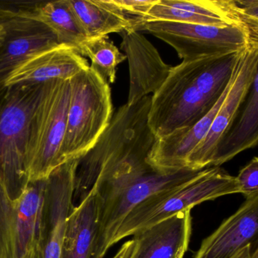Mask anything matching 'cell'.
I'll return each instance as SVG.
<instances>
[{
	"mask_svg": "<svg viewBox=\"0 0 258 258\" xmlns=\"http://www.w3.org/2000/svg\"><path fill=\"white\" fill-rule=\"evenodd\" d=\"M135 246V241L134 239L127 241L119 248L118 252L113 256V258H128L133 251Z\"/></svg>",
	"mask_w": 258,
	"mask_h": 258,
	"instance_id": "obj_26",
	"label": "cell"
},
{
	"mask_svg": "<svg viewBox=\"0 0 258 258\" xmlns=\"http://www.w3.org/2000/svg\"><path fill=\"white\" fill-rule=\"evenodd\" d=\"M230 258H252L251 257V246L247 245Z\"/></svg>",
	"mask_w": 258,
	"mask_h": 258,
	"instance_id": "obj_27",
	"label": "cell"
},
{
	"mask_svg": "<svg viewBox=\"0 0 258 258\" xmlns=\"http://www.w3.org/2000/svg\"><path fill=\"white\" fill-rule=\"evenodd\" d=\"M192 233L191 211L180 212L133 236L128 258H183Z\"/></svg>",
	"mask_w": 258,
	"mask_h": 258,
	"instance_id": "obj_17",
	"label": "cell"
},
{
	"mask_svg": "<svg viewBox=\"0 0 258 258\" xmlns=\"http://www.w3.org/2000/svg\"><path fill=\"white\" fill-rule=\"evenodd\" d=\"M134 30L147 32L166 42L183 61L241 53L249 47L246 34L237 26L150 21L138 23Z\"/></svg>",
	"mask_w": 258,
	"mask_h": 258,
	"instance_id": "obj_9",
	"label": "cell"
},
{
	"mask_svg": "<svg viewBox=\"0 0 258 258\" xmlns=\"http://www.w3.org/2000/svg\"><path fill=\"white\" fill-rule=\"evenodd\" d=\"M82 56L89 58L90 68L109 84L116 80L118 65L126 60V56L119 51L108 36L89 39L83 45Z\"/></svg>",
	"mask_w": 258,
	"mask_h": 258,
	"instance_id": "obj_22",
	"label": "cell"
},
{
	"mask_svg": "<svg viewBox=\"0 0 258 258\" xmlns=\"http://www.w3.org/2000/svg\"><path fill=\"white\" fill-rule=\"evenodd\" d=\"M100 213L101 198L96 188L93 187L70 214L62 258H96Z\"/></svg>",
	"mask_w": 258,
	"mask_h": 258,
	"instance_id": "obj_18",
	"label": "cell"
},
{
	"mask_svg": "<svg viewBox=\"0 0 258 258\" xmlns=\"http://www.w3.org/2000/svg\"><path fill=\"white\" fill-rule=\"evenodd\" d=\"M90 67L84 56L74 48L60 45L41 51L14 70L4 86L42 84L52 80H70Z\"/></svg>",
	"mask_w": 258,
	"mask_h": 258,
	"instance_id": "obj_15",
	"label": "cell"
},
{
	"mask_svg": "<svg viewBox=\"0 0 258 258\" xmlns=\"http://www.w3.org/2000/svg\"><path fill=\"white\" fill-rule=\"evenodd\" d=\"M89 39L132 30L130 20L109 0H69Z\"/></svg>",
	"mask_w": 258,
	"mask_h": 258,
	"instance_id": "obj_21",
	"label": "cell"
},
{
	"mask_svg": "<svg viewBox=\"0 0 258 258\" xmlns=\"http://www.w3.org/2000/svg\"><path fill=\"white\" fill-rule=\"evenodd\" d=\"M122 15L130 20L134 30L136 24L141 22L149 11L159 0H109Z\"/></svg>",
	"mask_w": 258,
	"mask_h": 258,
	"instance_id": "obj_24",
	"label": "cell"
},
{
	"mask_svg": "<svg viewBox=\"0 0 258 258\" xmlns=\"http://www.w3.org/2000/svg\"><path fill=\"white\" fill-rule=\"evenodd\" d=\"M46 180L29 182L12 198L0 182V258H30L42 251Z\"/></svg>",
	"mask_w": 258,
	"mask_h": 258,
	"instance_id": "obj_8",
	"label": "cell"
},
{
	"mask_svg": "<svg viewBox=\"0 0 258 258\" xmlns=\"http://www.w3.org/2000/svg\"><path fill=\"white\" fill-rule=\"evenodd\" d=\"M71 99L70 80L43 84L30 127L25 169L29 182L46 180L62 165L60 151Z\"/></svg>",
	"mask_w": 258,
	"mask_h": 258,
	"instance_id": "obj_6",
	"label": "cell"
},
{
	"mask_svg": "<svg viewBox=\"0 0 258 258\" xmlns=\"http://www.w3.org/2000/svg\"><path fill=\"white\" fill-rule=\"evenodd\" d=\"M258 145V59L250 82L233 120L212 156L211 168L218 167Z\"/></svg>",
	"mask_w": 258,
	"mask_h": 258,
	"instance_id": "obj_16",
	"label": "cell"
},
{
	"mask_svg": "<svg viewBox=\"0 0 258 258\" xmlns=\"http://www.w3.org/2000/svg\"><path fill=\"white\" fill-rule=\"evenodd\" d=\"M217 102L199 88L192 61H183L173 67L165 83L152 95L149 125L156 139H161L175 130L192 127Z\"/></svg>",
	"mask_w": 258,
	"mask_h": 258,
	"instance_id": "obj_7",
	"label": "cell"
},
{
	"mask_svg": "<svg viewBox=\"0 0 258 258\" xmlns=\"http://www.w3.org/2000/svg\"><path fill=\"white\" fill-rule=\"evenodd\" d=\"M202 171L183 169L165 174L147 164L96 183L93 187L101 198L96 258H104L119 226L136 206L157 192L190 181Z\"/></svg>",
	"mask_w": 258,
	"mask_h": 258,
	"instance_id": "obj_2",
	"label": "cell"
},
{
	"mask_svg": "<svg viewBox=\"0 0 258 258\" xmlns=\"http://www.w3.org/2000/svg\"><path fill=\"white\" fill-rule=\"evenodd\" d=\"M121 48L129 67V92L126 104L133 106L142 98L156 93L168 78L173 67L162 60L156 47L141 33L125 30Z\"/></svg>",
	"mask_w": 258,
	"mask_h": 258,
	"instance_id": "obj_12",
	"label": "cell"
},
{
	"mask_svg": "<svg viewBox=\"0 0 258 258\" xmlns=\"http://www.w3.org/2000/svg\"><path fill=\"white\" fill-rule=\"evenodd\" d=\"M43 84L0 89V182L12 198L29 183L25 160L30 123Z\"/></svg>",
	"mask_w": 258,
	"mask_h": 258,
	"instance_id": "obj_4",
	"label": "cell"
},
{
	"mask_svg": "<svg viewBox=\"0 0 258 258\" xmlns=\"http://www.w3.org/2000/svg\"><path fill=\"white\" fill-rule=\"evenodd\" d=\"M240 192L236 177L219 167L206 168L190 181L157 192L136 206L119 226L111 245L197 204Z\"/></svg>",
	"mask_w": 258,
	"mask_h": 258,
	"instance_id": "obj_3",
	"label": "cell"
},
{
	"mask_svg": "<svg viewBox=\"0 0 258 258\" xmlns=\"http://www.w3.org/2000/svg\"><path fill=\"white\" fill-rule=\"evenodd\" d=\"M152 96L121 106L95 145L80 159L74 205L83 201L96 183L147 165L156 141L149 125Z\"/></svg>",
	"mask_w": 258,
	"mask_h": 258,
	"instance_id": "obj_1",
	"label": "cell"
},
{
	"mask_svg": "<svg viewBox=\"0 0 258 258\" xmlns=\"http://www.w3.org/2000/svg\"><path fill=\"white\" fill-rule=\"evenodd\" d=\"M233 25L246 34L249 46L258 47V0H220Z\"/></svg>",
	"mask_w": 258,
	"mask_h": 258,
	"instance_id": "obj_23",
	"label": "cell"
},
{
	"mask_svg": "<svg viewBox=\"0 0 258 258\" xmlns=\"http://www.w3.org/2000/svg\"><path fill=\"white\" fill-rule=\"evenodd\" d=\"M20 10L46 25L56 35L60 45L74 48L82 56L83 45L89 38L69 0L47 2Z\"/></svg>",
	"mask_w": 258,
	"mask_h": 258,
	"instance_id": "obj_19",
	"label": "cell"
},
{
	"mask_svg": "<svg viewBox=\"0 0 258 258\" xmlns=\"http://www.w3.org/2000/svg\"><path fill=\"white\" fill-rule=\"evenodd\" d=\"M58 45L57 36L45 24L20 9H0V89L27 59Z\"/></svg>",
	"mask_w": 258,
	"mask_h": 258,
	"instance_id": "obj_10",
	"label": "cell"
},
{
	"mask_svg": "<svg viewBox=\"0 0 258 258\" xmlns=\"http://www.w3.org/2000/svg\"><path fill=\"white\" fill-rule=\"evenodd\" d=\"M30 258H42V252L36 253L34 255H33V257Z\"/></svg>",
	"mask_w": 258,
	"mask_h": 258,
	"instance_id": "obj_29",
	"label": "cell"
},
{
	"mask_svg": "<svg viewBox=\"0 0 258 258\" xmlns=\"http://www.w3.org/2000/svg\"><path fill=\"white\" fill-rule=\"evenodd\" d=\"M80 159L56 168L46 179L42 215V258H62L67 224L74 208Z\"/></svg>",
	"mask_w": 258,
	"mask_h": 258,
	"instance_id": "obj_11",
	"label": "cell"
},
{
	"mask_svg": "<svg viewBox=\"0 0 258 258\" xmlns=\"http://www.w3.org/2000/svg\"><path fill=\"white\" fill-rule=\"evenodd\" d=\"M150 21L233 26L218 0H159L142 21Z\"/></svg>",
	"mask_w": 258,
	"mask_h": 258,
	"instance_id": "obj_20",
	"label": "cell"
},
{
	"mask_svg": "<svg viewBox=\"0 0 258 258\" xmlns=\"http://www.w3.org/2000/svg\"><path fill=\"white\" fill-rule=\"evenodd\" d=\"M247 245L258 247V196L246 201L202 242L194 258H230Z\"/></svg>",
	"mask_w": 258,
	"mask_h": 258,
	"instance_id": "obj_14",
	"label": "cell"
},
{
	"mask_svg": "<svg viewBox=\"0 0 258 258\" xmlns=\"http://www.w3.org/2000/svg\"><path fill=\"white\" fill-rule=\"evenodd\" d=\"M258 59V47L249 46L242 54L231 88L218 111L210 130L186 160V168L201 171L211 168L212 156L220 139L228 128L235 112L252 80Z\"/></svg>",
	"mask_w": 258,
	"mask_h": 258,
	"instance_id": "obj_13",
	"label": "cell"
},
{
	"mask_svg": "<svg viewBox=\"0 0 258 258\" xmlns=\"http://www.w3.org/2000/svg\"><path fill=\"white\" fill-rule=\"evenodd\" d=\"M251 257L252 258H258V247L254 250V251L251 253Z\"/></svg>",
	"mask_w": 258,
	"mask_h": 258,
	"instance_id": "obj_28",
	"label": "cell"
},
{
	"mask_svg": "<svg viewBox=\"0 0 258 258\" xmlns=\"http://www.w3.org/2000/svg\"><path fill=\"white\" fill-rule=\"evenodd\" d=\"M236 177L241 192L246 198L258 196V157L244 167Z\"/></svg>",
	"mask_w": 258,
	"mask_h": 258,
	"instance_id": "obj_25",
	"label": "cell"
},
{
	"mask_svg": "<svg viewBox=\"0 0 258 258\" xmlns=\"http://www.w3.org/2000/svg\"><path fill=\"white\" fill-rule=\"evenodd\" d=\"M71 99L61 164L81 159L99 139L113 117L110 84L89 67L70 80Z\"/></svg>",
	"mask_w": 258,
	"mask_h": 258,
	"instance_id": "obj_5",
	"label": "cell"
}]
</instances>
